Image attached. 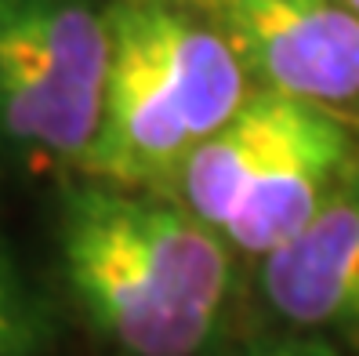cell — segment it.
Segmentation results:
<instances>
[{"label":"cell","mask_w":359,"mask_h":356,"mask_svg":"<svg viewBox=\"0 0 359 356\" xmlns=\"http://www.w3.org/2000/svg\"><path fill=\"white\" fill-rule=\"evenodd\" d=\"M255 91L323 110L359 102V15L345 0H189Z\"/></svg>","instance_id":"cell-4"},{"label":"cell","mask_w":359,"mask_h":356,"mask_svg":"<svg viewBox=\"0 0 359 356\" xmlns=\"http://www.w3.org/2000/svg\"><path fill=\"white\" fill-rule=\"evenodd\" d=\"M109 22L95 0H0V138L83 164L102 124Z\"/></svg>","instance_id":"cell-3"},{"label":"cell","mask_w":359,"mask_h":356,"mask_svg":"<svg viewBox=\"0 0 359 356\" xmlns=\"http://www.w3.org/2000/svg\"><path fill=\"white\" fill-rule=\"evenodd\" d=\"M185 204L95 182L62 204L58 247L73 298L128 356H193L218 327L229 258Z\"/></svg>","instance_id":"cell-1"},{"label":"cell","mask_w":359,"mask_h":356,"mask_svg":"<svg viewBox=\"0 0 359 356\" xmlns=\"http://www.w3.org/2000/svg\"><path fill=\"white\" fill-rule=\"evenodd\" d=\"M243 356H341L330 342L312 338V334H294V338H276V342H262Z\"/></svg>","instance_id":"cell-9"},{"label":"cell","mask_w":359,"mask_h":356,"mask_svg":"<svg viewBox=\"0 0 359 356\" xmlns=\"http://www.w3.org/2000/svg\"><path fill=\"white\" fill-rule=\"evenodd\" d=\"M102 124L80 171L120 190L175 185L189 153L255 95L229 40L189 0H109Z\"/></svg>","instance_id":"cell-2"},{"label":"cell","mask_w":359,"mask_h":356,"mask_svg":"<svg viewBox=\"0 0 359 356\" xmlns=\"http://www.w3.org/2000/svg\"><path fill=\"white\" fill-rule=\"evenodd\" d=\"M294 102L298 98L255 91L240 106L236 117L225 120L215 135H207L189 153L178 175V190H182V204L196 218L225 233L247 185L255 182L258 167L272 153V145L280 142Z\"/></svg>","instance_id":"cell-7"},{"label":"cell","mask_w":359,"mask_h":356,"mask_svg":"<svg viewBox=\"0 0 359 356\" xmlns=\"http://www.w3.org/2000/svg\"><path fill=\"white\" fill-rule=\"evenodd\" d=\"M345 4H348V8H352V11L359 15V0H345Z\"/></svg>","instance_id":"cell-11"},{"label":"cell","mask_w":359,"mask_h":356,"mask_svg":"<svg viewBox=\"0 0 359 356\" xmlns=\"http://www.w3.org/2000/svg\"><path fill=\"white\" fill-rule=\"evenodd\" d=\"M33 320H29V298L18 280V269L8 258V251L0 247V334L11 338H29Z\"/></svg>","instance_id":"cell-8"},{"label":"cell","mask_w":359,"mask_h":356,"mask_svg":"<svg viewBox=\"0 0 359 356\" xmlns=\"http://www.w3.org/2000/svg\"><path fill=\"white\" fill-rule=\"evenodd\" d=\"M258 280L283 320L359 331V182L341 178L320 211L262 258Z\"/></svg>","instance_id":"cell-6"},{"label":"cell","mask_w":359,"mask_h":356,"mask_svg":"<svg viewBox=\"0 0 359 356\" xmlns=\"http://www.w3.org/2000/svg\"><path fill=\"white\" fill-rule=\"evenodd\" d=\"M29 352V338H11V334H0V356H26Z\"/></svg>","instance_id":"cell-10"},{"label":"cell","mask_w":359,"mask_h":356,"mask_svg":"<svg viewBox=\"0 0 359 356\" xmlns=\"http://www.w3.org/2000/svg\"><path fill=\"white\" fill-rule=\"evenodd\" d=\"M348 167V135L330 110L294 102L290 120L258 167L255 182L225 225V240L265 258L327 204Z\"/></svg>","instance_id":"cell-5"}]
</instances>
